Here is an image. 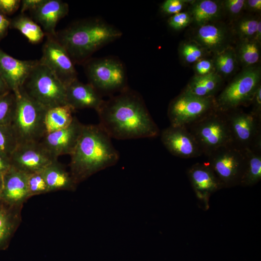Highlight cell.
Here are the masks:
<instances>
[{
	"label": "cell",
	"instance_id": "3",
	"mask_svg": "<svg viewBox=\"0 0 261 261\" xmlns=\"http://www.w3.org/2000/svg\"><path fill=\"white\" fill-rule=\"evenodd\" d=\"M122 32L99 18L73 23L58 32L56 37L74 63L84 64L96 51L120 37Z\"/></svg>",
	"mask_w": 261,
	"mask_h": 261
},
{
	"label": "cell",
	"instance_id": "22",
	"mask_svg": "<svg viewBox=\"0 0 261 261\" xmlns=\"http://www.w3.org/2000/svg\"><path fill=\"white\" fill-rule=\"evenodd\" d=\"M188 11L197 27L218 21L224 13L221 1L214 0H193Z\"/></svg>",
	"mask_w": 261,
	"mask_h": 261
},
{
	"label": "cell",
	"instance_id": "18",
	"mask_svg": "<svg viewBox=\"0 0 261 261\" xmlns=\"http://www.w3.org/2000/svg\"><path fill=\"white\" fill-rule=\"evenodd\" d=\"M29 197L27 174L12 166L3 174L0 200L11 206L19 207Z\"/></svg>",
	"mask_w": 261,
	"mask_h": 261
},
{
	"label": "cell",
	"instance_id": "5",
	"mask_svg": "<svg viewBox=\"0 0 261 261\" xmlns=\"http://www.w3.org/2000/svg\"><path fill=\"white\" fill-rule=\"evenodd\" d=\"M22 89L29 97L47 109L67 104L66 86L39 60Z\"/></svg>",
	"mask_w": 261,
	"mask_h": 261
},
{
	"label": "cell",
	"instance_id": "30",
	"mask_svg": "<svg viewBox=\"0 0 261 261\" xmlns=\"http://www.w3.org/2000/svg\"><path fill=\"white\" fill-rule=\"evenodd\" d=\"M13 28L19 30L32 44L41 42L45 35L42 28L31 18L21 14L12 22Z\"/></svg>",
	"mask_w": 261,
	"mask_h": 261
},
{
	"label": "cell",
	"instance_id": "37",
	"mask_svg": "<svg viewBox=\"0 0 261 261\" xmlns=\"http://www.w3.org/2000/svg\"><path fill=\"white\" fill-rule=\"evenodd\" d=\"M191 0H166L161 4L160 11L166 15H173L183 12L185 8L189 5Z\"/></svg>",
	"mask_w": 261,
	"mask_h": 261
},
{
	"label": "cell",
	"instance_id": "36",
	"mask_svg": "<svg viewBox=\"0 0 261 261\" xmlns=\"http://www.w3.org/2000/svg\"><path fill=\"white\" fill-rule=\"evenodd\" d=\"M224 13L232 20H236L245 10V0H225L221 1Z\"/></svg>",
	"mask_w": 261,
	"mask_h": 261
},
{
	"label": "cell",
	"instance_id": "42",
	"mask_svg": "<svg viewBox=\"0 0 261 261\" xmlns=\"http://www.w3.org/2000/svg\"><path fill=\"white\" fill-rule=\"evenodd\" d=\"M44 0H23L21 1V13L29 10L31 11L41 4Z\"/></svg>",
	"mask_w": 261,
	"mask_h": 261
},
{
	"label": "cell",
	"instance_id": "48",
	"mask_svg": "<svg viewBox=\"0 0 261 261\" xmlns=\"http://www.w3.org/2000/svg\"><path fill=\"white\" fill-rule=\"evenodd\" d=\"M3 174H0V195L1 193L2 187Z\"/></svg>",
	"mask_w": 261,
	"mask_h": 261
},
{
	"label": "cell",
	"instance_id": "8",
	"mask_svg": "<svg viewBox=\"0 0 261 261\" xmlns=\"http://www.w3.org/2000/svg\"><path fill=\"white\" fill-rule=\"evenodd\" d=\"M207 157L218 148L232 144L224 113L215 110L186 127Z\"/></svg>",
	"mask_w": 261,
	"mask_h": 261
},
{
	"label": "cell",
	"instance_id": "27",
	"mask_svg": "<svg viewBox=\"0 0 261 261\" xmlns=\"http://www.w3.org/2000/svg\"><path fill=\"white\" fill-rule=\"evenodd\" d=\"M234 50L238 63L244 68L257 66L261 58V43L255 40H239Z\"/></svg>",
	"mask_w": 261,
	"mask_h": 261
},
{
	"label": "cell",
	"instance_id": "34",
	"mask_svg": "<svg viewBox=\"0 0 261 261\" xmlns=\"http://www.w3.org/2000/svg\"><path fill=\"white\" fill-rule=\"evenodd\" d=\"M18 142L11 124L0 125V153L10 159Z\"/></svg>",
	"mask_w": 261,
	"mask_h": 261
},
{
	"label": "cell",
	"instance_id": "25",
	"mask_svg": "<svg viewBox=\"0 0 261 261\" xmlns=\"http://www.w3.org/2000/svg\"><path fill=\"white\" fill-rule=\"evenodd\" d=\"M19 207L0 200V250L6 249L19 222Z\"/></svg>",
	"mask_w": 261,
	"mask_h": 261
},
{
	"label": "cell",
	"instance_id": "31",
	"mask_svg": "<svg viewBox=\"0 0 261 261\" xmlns=\"http://www.w3.org/2000/svg\"><path fill=\"white\" fill-rule=\"evenodd\" d=\"M260 19L259 17L251 15L241 16L234 21L232 32L239 40H255L257 26Z\"/></svg>",
	"mask_w": 261,
	"mask_h": 261
},
{
	"label": "cell",
	"instance_id": "17",
	"mask_svg": "<svg viewBox=\"0 0 261 261\" xmlns=\"http://www.w3.org/2000/svg\"><path fill=\"white\" fill-rule=\"evenodd\" d=\"M37 62L18 59L0 50V73L10 90L19 91Z\"/></svg>",
	"mask_w": 261,
	"mask_h": 261
},
{
	"label": "cell",
	"instance_id": "12",
	"mask_svg": "<svg viewBox=\"0 0 261 261\" xmlns=\"http://www.w3.org/2000/svg\"><path fill=\"white\" fill-rule=\"evenodd\" d=\"M39 62L47 67L66 87L77 79L74 63L56 36L46 35Z\"/></svg>",
	"mask_w": 261,
	"mask_h": 261
},
{
	"label": "cell",
	"instance_id": "15",
	"mask_svg": "<svg viewBox=\"0 0 261 261\" xmlns=\"http://www.w3.org/2000/svg\"><path fill=\"white\" fill-rule=\"evenodd\" d=\"M83 126L74 116L69 126L46 133L40 143L55 159L61 155H70L78 143Z\"/></svg>",
	"mask_w": 261,
	"mask_h": 261
},
{
	"label": "cell",
	"instance_id": "7",
	"mask_svg": "<svg viewBox=\"0 0 261 261\" xmlns=\"http://www.w3.org/2000/svg\"><path fill=\"white\" fill-rule=\"evenodd\" d=\"M261 79L260 67L244 68L215 98L217 110L225 113L250 103L257 88L261 85Z\"/></svg>",
	"mask_w": 261,
	"mask_h": 261
},
{
	"label": "cell",
	"instance_id": "46",
	"mask_svg": "<svg viewBox=\"0 0 261 261\" xmlns=\"http://www.w3.org/2000/svg\"><path fill=\"white\" fill-rule=\"evenodd\" d=\"M255 40L260 43L261 42V20H259L256 31Z\"/></svg>",
	"mask_w": 261,
	"mask_h": 261
},
{
	"label": "cell",
	"instance_id": "2",
	"mask_svg": "<svg viewBox=\"0 0 261 261\" xmlns=\"http://www.w3.org/2000/svg\"><path fill=\"white\" fill-rule=\"evenodd\" d=\"M70 156V174L77 184L115 165L119 159V153L111 138L98 124L84 125Z\"/></svg>",
	"mask_w": 261,
	"mask_h": 261
},
{
	"label": "cell",
	"instance_id": "29",
	"mask_svg": "<svg viewBox=\"0 0 261 261\" xmlns=\"http://www.w3.org/2000/svg\"><path fill=\"white\" fill-rule=\"evenodd\" d=\"M212 59L215 72L222 78L231 76L237 69L238 62L235 50L231 46L214 54Z\"/></svg>",
	"mask_w": 261,
	"mask_h": 261
},
{
	"label": "cell",
	"instance_id": "10",
	"mask_svg": "<svg viewBox=\"0 0 261 261\" xmlns=\"http://www.w3.org/2000/svg\"><path fill=\"white\" fill-rule=\"evenodd\" d=\"M207 157L208 164L222 186L241 184L246 165L245 150L230 144L218 148Z\"/></svg>",
	"mask_w": 261,
	"mask_h": 261
},
{
	"label": "cell",
	"instance_id": "13",
	"mask_svg": "<svg viewBox=\"0 0 261 261\" xmlns=\"http://www.w3.org/2000/svg\"><path fill=\"white\" fill-rule=\"evenodd\" d=\"M57 159L40 142L18 144L10 157L12 166L26 174L42 170Z\"/></svg>",
	"mask_w": 261,
	"mask_h": 261
},
{
	"label": "cell",
	"instance_id": "35",
	"mask_svg": "<svg viewBox=\"0 0 261 261\" xmlns=\"http://www.w3.org/2000/svg\"><path fill=\"white\" fill-rule=\"evenodd\" d=\"M29 197L49 192L43 170L27 174Z\"/></svg>",
	"mask_w": 261,
	"mask_h": 261
},
{
	"label": "cell",
	"instance_id": "16",
	"mask_svg": "<svg viewBox=\"0 0 261 261\" xmlns=\"http://www.w3.org/2000/svg\"><path fill=\"white\" fill-rule=\"evenodd\" d=\"M232 32L224 24L218 22L197 27L192 40L209 53H218L230 46Z\"/></svg>",
	"mask_w": 261,
	"mask_h": 261
},
{
	"label": "cell",
	"instance_id": "23",
	"mask_svg": "<svg viewBox=\"0 0 261 261\" xmlns=\"http://www.w3.org/2000/svg\"><path fill=\"white\" fill-rule=\"evenodd\" d=\"M49 192L59 190H73L77 185L71 175L63 166L58 162V159L54 160L43 170Z\"/></svg>",
	"mask_w": 261,
	"mask_h": 261
},
{
	"label": "cell",
	"instance_id": "32",
	"mask_svg": "<svg viewBox=\"0 0 261 261\" xmlns=\"http://www.w3.org/2000/svg\"><path fill=\"white\" fill-rule=\"evenodd\" d=\"M179 58L186 64H194L199 60L206 58L210 54L193 40L181 42L178 49Z\"/></svg>",
	"mask_w": 261,
	"mask_h": 261
},
{
	"label": "cell",
	"instance_id": "33",
	"mask_svg": "<svg viewBox=\"0 0 261 261\" xmlns=\"http://www.w3.org/2000/svg\"><path fill=\"white\" fill-rule=\"evenodd\" d=\"M10 90L0 94V125L11 124L14 116L16 97Z\"/></svg>",
	"mask_w": 261,
	"mask_h": 261
},
{
	"label": "cell",
	"instance_id": "1",
	"mask_svg": "<svg viewBox=\"0 0 261 261\" xmlns=\"http://www.w3.org/2000/svg\"><path fill=\"white\" fill-rule=\"evenodd\" d=\"M96 112L98 125L111 138H149L160 134L142 96L129 87L103 100Z\"/></svg>",
	"mask_w": 261,
	"mask_h": 261
},
{
	"label": "cell",
	"instance_id": "40",
	"mask_svg": "<svg viewBox=\"0 0 261 261\" xmlns=\"http://www.w3.org/2000/svg\"><path fill=\"white\" fill-rule=\"evenodd\" d=\"M252 109L250 112L256 117L261 119V85L257 88L250 102Z\"/></svg>",
	"mask_w": 261,
	"mask_h": 261
},
{
	"label": "cell",
	"instance_id": "4",
	"mask_svg": "<svg viewBox=\"0 0 261 261\" xmlns=\"http://www.w3.org/2000/svg\"><path fill=\"white\" fill-rule=\"evenodd\" d=\"M15 95V108L11 125L18 144L40 142L46 134L44 119L48 109L29 97L22 88Z\"/></svg>",
	"mask_w": 261,
	"mask_h": 261
},
{
	"label": "cell",
	"instance_id": "45",
	"mask_svg": "<svg viewBox=\"0 0 261 261\" xmlns=\"http://www.w3.org/2000/svg\"><path fill=\"white\" fill-rule=\"evenodd\" d=\"M10 23V21L0 13V37L6 33Z\"/></svg>",
	"mask_w": 261,
	"mask_h": 261
},
{
	"label": "cell",
	"instance_id": "26",
	"mask_svg": "<svg viewBox=\"0 0 261 261\" xmlns=\"http://www.w3.org/2000/svg\"><path fill=\"white\" fill-rule=\"evenodd\" d=\"M75 110L65 104L48 109L45 114L44 125L46 133L64 129L72 122Z\"/></svg>",
	"mask_w": 261,
	"mask_h": 261
},
{
	"label": "cell",
	"instance_id": "9",
	"mask_svg": "<svg viewBox=\"0 0 261 261\" xmlns=\"http://www.w3.org/2000/svg\"><path fill=\"white\" fill-rule=\"evenodd\" d=\"M215 110V97H199L183 90L170 102L167 115L170 125L187 127Z\"/></svg>",
	"mask_w": 261,
	"mask_h": 261
},
{
	"label": "cell",
	"instance_id": "14",
	"mask_svg": "<svg viewBox=\"0 0 261 261\" xmlns=\"http://www.w3.org/2000/svg\"><path fill=\"white\" fill-rule=\"evenodd\" d=\"M160 139L169 152L176 157L190 159L203 154L195 137L186 127L170 125L162 130Z\"/></svg>",
	"mask_w": 261,
	"mask_h": 261
},
{
	"label": "cell",
	"instance_id": "21",
	"mask_svg": "<svg viewBox=\"0 0 261 261\" xmlns=\"http://www.w3.org/2000/svg\"><path fill=\"white\" fill-rule=\"evenodd\" d=\"M188 173L193 189L200 198L208 197L222 186L208 163H196L189 169Z\"/></svg>",
	"mask_w": 261,
	"mask_h": 261
},
{
	"label": "cell",
	"instance_id": "39",
	"mask_svg": "<svg viewBox=\"0 0 261 261\" xmlns=\"http://www.w3.org/2000/svg\"><path fill=\"white\" fill-rule=\"evenodd\" d=\"M193 70L195 75L202 76L215 72L212 59L202 58L194 64Z\"/></svg>",
	"mask_w": 261,
	"mask_h": 261
},
{
	"label": "cell",
	"instance_id": "47",
	"mask_svg": "<svg viewBox=\"0 0 261 261\" xmlns=\"http://www.w3.org/2000/svg\"><path fill=\"white\" fill-rule=\"evenodd\" d=\"M9 90V88L8 87L0 73V94L4 93Z\"/></svg>",
	"mask_w": 261,
	"mask_h": 261
},
{
	"label": "cell",
	"instance_id": "44",
	"mask_svg": "<svg viewBox=\"0 0 261 261\" xmlns=\"http://www.w3.org/2000/svg\"><path fill=\"white\" fill-rule=\"evenodd\" d=\"M12 166L10 159L0 153V174H3Z\"/></svg>",
	"mask_w": 261,
	"mask_h": 261
},
{
	"label": "cell",
	"instance_id": "28",
	"mask_svg": "<svg viewBox=\"0 0 261 261\" xmlns=\"http://www.w3.org/2000/svg\"><path fill=\"white\" fill-rule=\"evenodd\" d=\"M246 165L241 184L251 186L261 178V147L245 150Z\"/></svg>",
	"mask_w": 261,
	"mask_h": 261
},
{
	"label": "cell",
	"instance_id": "38",
	"mask_svg": "<svg viewBox=\"0 0 261 261\" xmlns=\"http://www.w3.org/2000/svg\"><path fill=\"white\" fill-rule=\"evenodd\" d=\"M191 22V17L188 11H183L171 15L167 22L169 27L176 31L185 28Z\"/></svg>",
	"mask_w": 261,
	"mask_h": 261
},
{
	"label": "cell",
	"instance_id": "6",
	"mask_svg": "<svg viewBox=\"0 0 261 261\" xmlns=\"http://www.w3.org/2000/svg\"><path fill=\"white\" fill-rule=\"evenodd\" d=\"M84 64L89 83L102 96L120 93L128 87L126 69L119 59L90 58Z\"/></svg>",
	"mask_w": 261,
	"mask_h": 261
},
{
	"label": "cell",
	"instance_id": "20",
	"mask_svg": "<svg viewBox=\"0 0 261 261\" xmlns=\"http://www.w3.org/2000/svg\"><path fill=\"white\" fill-rule=\"evenodd\" d=\"M67 104L74 110L86 108L98 109L103 100L102 95L89 83L77 79L66 87Z\"/></svg>",
	"mask_w": 261,
	"mask_h": 261
},
{
	"label": "cell",
	"instance_id": "41",
	"mask_svg": "<svg viewBox=\"0 0 261 261\" xmlns=\"http://www.w3.org/2000/svg\"><path fill=\"white\" fill-rule=\"evenodd\" d=\"M20 0H0V12L6 14H11L19 8Z\"/></svg>",
	"mask_w": 261,
	"mask_h": 261
},
{
	"label": "cell",
	"instance_id": "11",
	"mask_svg": "<svg viewBox=\"0 0 261 261\" xmlns=\"http://www.w3.org/2000/svg\"><path fill=\"white\" fill-rule=\"evenodd\" d=\"M224 113L233 145L243 150L261 147V119L238 108Z\"/></svg>",
	"mask_w": 261,
	"mask_h": 261
},
{
	"label": "cell",
	"instance_id": "24",
	"mask_svg": "<svg viewBox=\"0 0 261 261\" xmlns=\"http://www.w3.org/2000/svg\"><path fill=\"white\" fill-rule=\"evenodd\" d=\"M222 79L216 72L202 76L195 75L183 91L199 97H215L220 87Z\"/></svg>",
	"mask_w": 261,
	"mask_h": 261
},
{
	"label": "cell",
	"instance_id": "43",
	"mask_svg": "<svg viewBox=\"0 0 261 261\" xmlns=\"http://www.w3.org/2000/svg\"><path fill=\"white\" fill-rule=\"evenodd\" d=\"M245 10L254 13L260 12L261 11V0H245Z\"/></svg>",
	"mask_w": 261,
	"mask_h": 261
},
{
	"label": "cell",
	"instance_id": "19",
	"mask_svg": "<svg viewBox=\"0 0 261 261\" xmlns=\"http://www.w3.org/2000/svg\"><path fill=\"white\" fill-rule=\"evenodd\" d=\"M30 12L36 22L43 29L45 35L55 36L57 24L68 14L69 5L60 0H44Z\"/></svg>",
	"mask_w": 261,
	"mask_h": 261
}]
</instances>
